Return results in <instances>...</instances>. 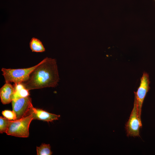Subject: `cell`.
Masks as SVG:
<instances>
[{
	"label": "cell",
	"mask_w": 155,
	"mask_h": 155,
	"mask_svg": "<svg viewBox=\"0 0 155 155\" xmlns=\"http://www.w3.org/2000/svg\"><path fill=\"white\" fill-rule=\"evenodd\" d=\"M59 80L56 60L46 57L38 64L28 79L22 83L29 90L55 87Z\"/></svg>",
	"instance_id": "cell-1"
},
{
	"label": "cell",
	"mask_w": 155,
	"mask_h": 155,
	"mask_svg": "<svg viewBox=\"0 0 155 155\" xmlns=\"http://www.w3.org/2000/svg\"><path fill=\"white\" fill-rule=\"evenodd\" d=\"M33 118L30 115L21 119L9 120L6 133L8 135L21 137H27L29 136V128Z\"/></svg>",
	"instance_id": "cell-2"
},
{
	"label": "cell",
	"mask_w": 155,
	"mask_h": 155,
	"mask_svg": "<svg viewBox=\"0 0 155 155\" xmlns=\"http://www.w3.org/2000/svg\"><path fill=\"white\" fill-rule=\"evenodd\" d=\"M28 68L11 69L2 68L1 71L6 82H13L14 84L22 83L29 78L31 73L37 66Z\"/></svg>",
	"instance_id": "cell-3"
},
{
	"label": "cell",
	"mask_w": 155,
	"mask_h": 155,
	"mask_svg": "<svg viewBox=\"0 0 155 155\" xmlns=\"http://www.w3.org/2000/svg\"><path fill=\"white\" fill-rule=\"evenodd\" d=\"M12 105L13 111L16 115V120L30 115L33 107L31 98L29 96L13 100Z\"/></svg>",
	"instance_id": "cell-4"
},
{
	"label": "cell",
	"mask_w": 155,
	"mask_h": 155,
	"mask_svg": "<svg viewBox=\"0 0 155 155\" xmlns=\"http://www.w3.org/2000/svg\"><path fill=\"white\" fill-rule=\"evenodd\" d=\"M141 119L139 116L137 101L135 96L134 106L125 128L127 136H139L140 129L142 127Z\"/></svg>",
	"instance_id": "cell-5"
},
{
	"label": "cell",
	"mask_w": 155,
	"mask_h": 155,
	"mask_svg": "<svg viewBox=\"0 0 155 155\" xmlns=\"http://www.w3.org/2000/svg\"><path fill=\"white\" fill-rule=\"evenodd\" d=\"M150 82L148 74L144 72L140 79V86L137 92H134L135 96L137 100L138 115L140 119L143 103L146 94L150 89Z\"/></svg>",
	"instance_id": "cell-6"
},
{
	"label": "cell",
	"mask_w": 155,
	"mask_h": 155,
	"mask_svg": "<svg viewBox=\"0 0 155 155\" xmlns=\"http://www.w3.org/2000/svg\"><path fill=\"white\" fill-rule=\"evenodd\" d=\"M15 90L10 83L6 82L0 89L1 102L4 104H9L13 100Z\"/></svg>",
	"instance_id": "cell-7"
},
{
	"label": "cell",
	"mask_w": 155,
	"mask_h": 155,
	"mask_svg": "<svg viewBox=\"0 0 155 155\" xmlns=\"http://www.w3.org/2000/svg\"><path fill=\"white\" fill-rule=\"evenodd\" d=\"M31 114L33 119H37L47 122H51L58 120L59 115L51 113L42 109L33 107Z\"/></svg>",
	"instance_id": "cell-8"
},
{
	"label": "cell",
	"mask_w": 155,
	"mask_h": 155,
	"mask_svg": "<svg viewBox=\"0 0 155 155\" xmlns=\"http://www.w3.org/2000/svg\"><path fill=\"white\" fill-rule=\"evenodd\" d=\"M29 44L30 48L32 52H43L45 51V48L42 42L38 38H32Z\"/></svg>",
	"instance_id": "cell-9"
},
{
	"label": "cell",
	"mask_w": 155,
	"mask_h": 155,
	"mask_svg": "<svg viewBox=\"0 0 155 155\" xmlns=\"http://www.w3.org/2000/svg\"><path fill=\"white\" fill-rule=\"evenodd\" d=\"M37 155H51L52 152L49 144H42L39 147H36Z\"/></svg>",
	"instance_id": "cell-10"
},
{
	"label": "cell",
	"mask_w": 155,
	"mask_h": 155,
	"mask_svg": "<svg viewBox=\"0 0 155 155\" xmlns=\"http://www.w3.org/2000/svg\"><path fill=\"white\" fill-rule=\"evenodd\" d=\"M30 95L29 90L26 89L24 87L18 90H15V93L13 100L18 98L27 97Z\"/></svg>",
	"instance_id": "cell-11"
},
{
	"label": "cell",
	"mask_w": 155,
	"mask_h": 155,
	"mask_svg": "<svg viewBox=\"0 0 155 155\" xmlns=\"http://www.w3.org/2000/svg\"><path fill=\"white\" fill-rule=\"evenodd\" d=\"M9 120L5 117H0V132L6 133L8 128Z\"/></svg>",
	"instance_id": "cell-12"
},
{
	"label": "cell",
	"mask_w": 155,
	"mask_h": 155,
	"mask_svg": "<svg viewBox=\"0 0 155 155\" xmlns=\"http://www.w3.org/2000/svg\"><path fill=\"white\" fill-rule=\"evenodd\" d=\"M2 114L5 117L9 120H15L16 119V115L13 111L5 110L2 111Z\"/></svg>",
	"instance_id": "cell-13"
},
{
	"label": "cell",
	"mask_w": 155,
	"mask_h": 155,
	"mask_svg": "<svg viewBox=\"0 0 155 155\" xmlns=\"http://www.w3.org/2000/svg\"></svg>",
	"instance_id": "cell-14"
}]
</instances>
